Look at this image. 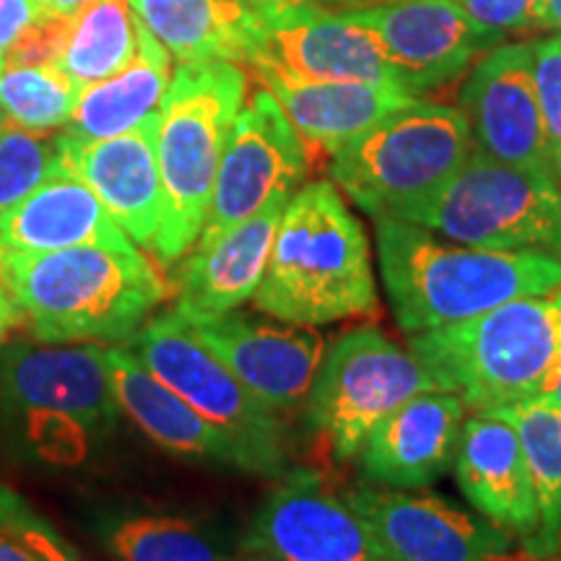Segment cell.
Wrapping results in <instances>:
<instances>
[{"mask_svg":"<svg viewBox=\"0 0 561 561\" xmlns=\"http://www.w3.org/2000/svg\"><path fill=\"white\" fill-rule=\"evenodd\" d=\"M252 305L310 328L377 312L369 240L333 182H310L284 206Z\"/></svg>","mask_w":561,"mask_h":561,"instance_id":"3","label":"cell"},{"mask_svg":"<svg viewBox=\"0 0 561 561\" xmlns=\"http://www.w3.org/2000/svg\"><path fill=\"white\" fill-rule=\"evenodd\" d=\"M62 172L58 136L5 121L0 128V214Z\"/></svg>","mask_w":561,"mask_h":561,"instance_id":"31","label":"cell"},{"mask_svg":"<svg viewBox=\"0 0 561 561\" xmlns=\"http://www.w3.org/2000/svg\"><path fill=\"white\" fill-rule=\"evenodd\" d=\"M231 375L273 413L307 403L325 356V339L310 325L263 322L227 312L187 322Z\"/></svg>","mask_w":561,"mask_h":561,"instance_id":"16","label":"cell"},{"mask_svg":"<svg viewBox=\"0 0 561 561\" xmlns=\"http://www.w3.org/2000/svg\"><path fill=\"white\" fill-rule=\"evenodd\" d=\"M533 79H536L538 102H541L546 133H549L551 157L557 174H561V34L530 42Z\"/></svg>","mask_w":561,"mask_h":561,"instance_id":"33","label":"cell"},{"mask_svg":"<svg viewBox=\"0 0 561 561\" xmlns=\"http://www.w3.org/2000/svg\"><path fill=\"white\" fill-rule=\"evenodd\" d=\"M0 284L19 301L39 343H125L167 294L136 244L0 255Z\"/></svg>","mask_w":561,"mask_h":561,"instance_id":"2","label":"cell"},{"mask_svg":"<svg viewBox=\"0 0 561 561\" xmlns=\"http://www.w3.org/2000/svg\"><path fill=\"white\" fill-rule=\"evenodd\" d=\"M112 390L125 416L164 450L224 462L250 473L276 476L271 462L161 385L128 348H107Z\"/></svg>","mask_w":561,"mask_h":561,"instance_id":"20","label":"cell"},{"mask_svg":"<svg viewBox=\"0 0 561 561\" xmlns=\"http://www.w3.org/2000/svg\"><path fill=\"white\" fill-rule=\"evenodd\" d=\"M460 112L473 149L510 167L557 174L533 79L530 42H502L479 58L462 81Z\"/></svg>","mask_w":561,"mask_h":561,"instance_id":"15","label":"cell"},{"mask_svg":"<svg viewBox=\"0 0 561 561\" xmlns=\"http://www.w3.org/2000/svg\"><path fill=\"white\" fill-rule=\"evenodd\" d=\"M305 174V138L268 89L252 91L231 123L206 221L193 248L216 242L273 201L291 198Z\"/></svg>","mask_w":561,"mask_h":561,"instance_id":"11","label":"cell"},{"mask_svg":"<svg viewBox=\"0 0 561 561\" xmlns=\"http://www.w3.org/2000/svg\"><path fill=\"white\" fill-rule=\"evenodd\" d=\"M89 3H94V0H39L45 13H79Z\"/></svg>","mask_w":561,"mask_h":561,"instance_id":"41","label":"cell"},{"mask_svg":"<svg viewBox=\"0 0 561 561\" xmlns=\"http://www.w3.org/2000/svg\"><path fill=\"white\" fill-rule=\"evenodd\" d=\"M289 198L273 201L261 214L237 224L227 234L206 248H193V255L182 265L174 314L185 322L234 312L255 297L273 240Z\"/></svg>","mask_w":561,"mask_h":561,"instance_id":"22","label":"cell"},{"mask_svg":"<svg viewBox=\"0 0 561 561\" xmlns=\"http://www.w3.org/2000/svg\"><path fill=\"white\" fill-rule=\"evenodd\" d=\"M466 403L455 392L411 398L369 434L359 450L364 479L385 489H426L453 468Z\"/></svg>","mask_w":561,"mask_h":561,"instance_id":"19","label":"cell"},{"mask_svg":"<svg viewBox=\"0 0 561 561\" xmlns=\"http://www.w3.org/2000/svg\"><path fill=\"white\" fill-rule=\"evenodd\" d=\"M73 13H45L34 21L5 53V62L19 66H55L70 37Z\"/></svg>","mask_w":561,"mask_h":561,"instance_id":"34","label":"cell"},{"mask_svg":"<svg viewBox=\"0 0 561 561\" xmlns=\"http://www.w3.org/2000/svg\"><path fill=\"white\" fill-rule=\"evenodd\" d=\"M390 561H525L515 536L483 515L421 489L346 491Z\"/></svg>","mask_w":561,"mask_h":561,"instance_id":"14","label":"cell"},{"mask_svg":"<svg viewBox=\"0 0 561 561\" xmlns=\"http://www.w3.org/2000/svg\"><path fill=\"white\" fill-rule=\"evenodd\" d=\"M244 551L265 561H390L369 523L314 471H291L252 517Z\"/></svg>","mask_w":561,"mask_h":561,"instance_id":"13","label":"cell"},{"mask_svg":"<svg viewBox=\"0 0 561 561\" xmlns=\"http://www.w3.org/2000/svg\"><path fill=\"white\" fill-rule=\"evenodd\" d=\"M559 180H561V174H559Z\"/></svg>","mask_w":561,"mask_h":561,"instance_id":"47","label":"cell"},{"mask_svg":"<svg viewBox=\"0 0 561 561\" xmlns=\"http://www.w3.org/2000/svg\"><path fill=\"white\" fill-rule=\"evenodd\" d=\"M543 561H561V553H557V557H551V559H543Z\"/></svg>","mask_w":561,"mask_h":561,"instance_id":"46","label":"cell"},{"mask_svg":"<svg viewBox=\"0 0 561 561\" xmlns=\"http://www.w3.org/2000/svg\"><path fill=\"white\" fill-rule=\"evenodd\" d=\"M538 401L551 403L553 409L561 411V364L557 367V371L549 377V382H546V388L541 390V396H538Z\"/></svg>","mask_w":561,"mask_h":561,"instance_id":"42","label":"cell"},{"mask_svg":"<svg viewBox=\"0 0 561 561\" xmlns=\"http://www.w3.org/2000/svg\"><path fill=\"white\" fill-rule=\"evenodd\" d=\"M473 21L486 30L520 34L541 30L546 0H455Z\"/></svg>","mask_w":561,"mask_h":561,"instance_id":"35","label":"cell"},{"mask_svg":"<svg viewBox=\"0 0 561 561\" xmlns=\"http://www.w3.org/2000/svg\"><path fill=\"white\" fill-rule=\"evenodd\" d=\"M0 533L16 538L39 561H87L16 491L0 483Z\"/></svg>","mask_w":561,"mask_h":561,"instance_id":"32","label":"cell"},{"mask_svg":"<svg viewBox=\"0 0 561 561\" xmlns=\"http://www.w3.org/2000/svg\"><path fill=\"white\" fill-rule=\"evenodd\" d=\"M157 133L159 112L115 138L79 140L66 133L58 136L62 172L87 182L125 234L144 248H153L161 227Z\"/></svg>","mask_w":561,"mask_h":561,"instance_id":"18","label":"cell"},{"mask_svg":"<svg viewBox=\"0 0 561 561\" xmlns=\"http://www.w3.org/2000/svg\"><path fill=\"white\" fill-rule=\"evenodd\" d=\"M541 32L561 34V0H546V3H543Z\"/></svg>","mask_w":561,"mask_h":561,"instance_id":"40","label":"cell"},{"mask_svg":"<svg viewBox=\"0 0 561 561\" xmlns=\"http://www.w3.org/2000/svg\"><path fill=\"white\" fill-rule=\"evenodd\" d=\"M489 413L507 419L520 434L536 489L538 530L528 543H523V557L525 561L557 557L561 553V411L533 398Z\"/></svg>","mask_w":561,"mask_h":561,"instance_id":"27","label":"cell"},{"mask_svg":"<svg viewBox=\"0 0 561 561\" xmlns=\"http://www.w3.org/2000/svg\"><path fill=\"white\" fill-rule=\"evenodd\" d=\"M172 55L146 30L140 32L138 53L121 73L83 87L66 136L79 140H104L123 136L157 115L172 83Z\"/></svg>","mask_w":561,"mask_h":561,"instance_id":"26","label":"cell"},{"mask_svg":"<svg viewBox=\"0 0 561 561\" xmlns=\"http://www.w3.org/2000/svg\"><path fill=\"white\" fill-rule=\"evenodd\" d=\"M252 70L276 96L299 136L328 151H335L390 112L419 100L390 83L307 81L265 62H255Z\"/></svg>","mask_w":561,"mask_h":561,"instance_id":"24","label":"cell"},{"mask_svg":"<svg viewBox=\"0 0 561 561\" xmlns=\"http://www.w3.org/2000/svg\"><path fill=\"white\" fill-rule=\"evenodd\" d=\"M409 348L473 413L533 401L561 364V289L411 333Z\"/></svg>","mask_w":561,"mask_h":561,"instance_id":"4","label":"cell"},{"mask_svg":"<svg viewBox=\"0 0 561 561\" xmlns=\"http://www.w3.org/2000/svg\"><path fill=\"white\" fill-rule=\"evenodd\" d=\"M377 261L405 335L471 320L504 301L561 289V261L445 242L416 224L375 219Z\"/></svg>","mask_w":561,"mask_h":561,"instance_id":"1","label":"cell"},{"mask_svg":"<svg viewBox=\"0 0 561 561\" xmlns=\"http://www.w3.org/2000/svg\"><path fill=\"white\" fill-rule=\"evenodd\" d=\"M375 34L396 83L413 96L468 73L479 58L507 42L473 21L455 0H390L348 9Z\"/></svg>","mask_w":561,"mask_h":561,"instance_id":"12","label":"cell"},{"mask_svg":"<svg viewBox=\"0 0 561 561\" xmlns=\"http://www.w3.org/2000/svg\"><path fill=\"white\" fill-rule=\"evenodd\" d=\"M81 244L133 248L136 242L87 182L68 172L45 180L37 191L0 214V255H37Z\"/></svg>","mask_w":561,"mask_h":561,"instance_id":"23","label":"cell"},{"mask_svg":"<svg viewBox=\"0 0 561 561\" xmlns=\"http://www.w3.org/2000/svg\"><path fill=\"white\" fill-rule=\"evenodd\" d=\"M257 19H261V34L250 66L265 62L307 81L398 87L380 42L367 26L351 16V11L299 5Z\"/></svg>","mask_w":561,"mask_h":561,"instance_id":"17","label":"cell"},{"mask_svg":"<svg viewBox=\"0 0 561 561\" xmlns=\"http://www.w3.org/2000/svg\"><path fill=\"white\" fill-rule=\"evenodd\" d=\"M0 561H39V559L34 557L26 546H21L16 538L0 533Z\"/></svg>","mask_w":561,"mask_h":561,"instance_id":"39","label":"cell"},{"mask_svg":"<svg viewBox=\"0 0 561 561\" xmlns=\"http://www.w3.org/2000/svg\"><path fill=\"white\" fill-rule=\"evenodd\" d=\"M136 16L172 60L250 62L261 19L250 0H130Z\"/></svg>","mask_w":561,"mask_h":561,"instance_id":"25","label":"cell"},{"mask_svg":"<svg viewBox=\"0 0 561 561\" xmlns=\"http://www.w3.org/2000/svg\"><path fill=\"white\" fill-rule=\"evenodd\" d=\"M128 351L174 396L193 405L210 424L252 447L276 476L286 468L284 426L231 375L219 356L174 312L146 322L128 341Z\"/></svg>","mask_w":561,"mask_h":561,"instance_id":"10","label":"cell"},{"mask_svg":"<svg viewBox=\"0 0 561 561\" xmlns=\"http://www.w3.org/2000/svg\"><path fill=\"white\" fill-rule=\"evenodd\" d=\"M328 3H346V0H250L257 16H271V13H280L289 9H299V5H328Z\"/></svg>","mask_w":561,"mask_h":561,"instance_id":"38","label":"cell"},{"mask_svg":"<svg viewBox=\"0 0 561 561\" xmlns=\"http://www.w3.org/2000/svg\"><path fill=\"white\" fill-rule=\"evenodd\" d=\"M21 322H24V312H21L19 301L13 299V294L5 289L3 284H0V343L9 339Z\"/></svg>","mask_w":561,"mask_h":561,"instance_id":"37","label":"cell"},{"mask_svg":"<svg viewBox=\"0 0 561 561\" xmlns=\"http://www.w3.org/2000/svg\"><path fill=\"white\" fill-rule=\"evenodd\" d=\"M83 87L58 66L3 62L0 107L5 121L26 130L53 133L66 128Z\"/></svg>","mask_w":561,"mask_h":561,"instance_id":"29","label":"cell"},{"mask_svg":"<svg viewBox=\"0 0 561 561\" xmlns=\"http://www.w3.org/2000/svg\"><path fill=\"white\" fill-rule=\"evenodd\" d=\"M432 390L442 388L411 348L364 325L325 348L307 396V419L335 458L348 460L390 413Z\"/></svg>","mask_w":561,"mask_h":561,"instance_id":"9","label":"cell"},{"mask_svg":"<svg viewBox=\"0 0 561 561\" xmlns=\"http://www.w3.org/2000/svg\"><path fill=\"white\" fill-rule=\"evenodd\" d=\"M234 561H265V559L255 557V553H244V557H234Z\"/></svg>","mask_w":561,"mask_h":561,"instance_id":"43","label":"cell"},{"mask_svg":"<svg viewBox=\"0 0 561 561\" xmlns=\"http://www.w3.org/2000/svg\"><path fill=\"white\" fill-rule=\"evenodd\" d=\"M0 403L39 460L81 466L121 416L107 348L13 343L0 351Z\"/></svg>","mask_w":561,"mask_h":561,"instance_id":"6","label":"cell"},{"mask_svg":"<svg viewBox=\"0 0 561 561\" xmlns=\"http://www.w3.org/2000/svg\"><path fill=\"white\" fill-rule=\"evenodd\" d=\"M117 561H234L198 525L172 515L125 517L107 530Z\"/></svg>","mask_w":561,"mask_h":561,"instance_id":"30","label":"cell"},{"mask_svg":"<svg viewBox=\"0 0 561 561\" xmlns=\"http://www.w3.org/2000/svg\"><path fill=\"white\" fill-rule=\"evenodd\" d=\"M244 94L248 73L240 62L208 60L174 68L157 133L161 227L153 252L159 261H180L201 237L224 146Z\"/></svg>","mask_w":561,"mask_h":561,"instance_id":"5","label":"cell"},{"mask_svg":"<svg viewBox=\"0 0 561 561\" xmlns=\"http://www.w3.org/2000/svg\"><path fill=\"white\" fill-rule=\"evenodd\" d=\"M3 62H5V55H0V70H3ZM5 123V115H3V107H0V128H3Z\"/></svg>","mask_w":561,"mask_h":561,"instance_id":"44","label":"cell"},{"mask_svg":"<svg viewBox=\"0 0 561 561\" xmlns=\"http://www.w3.org/2000/svg\"><path fill=\"white\" fill-rule=\"evenodd\" d=\"M401 221L471 248L541 252L561 261V180L473 149L466 164Z\"/></svg>","mask_w":561,"mask_h":561,"instance_id":"8","label":"cell"},{"mask_svg":"<svg viewBox=\"0 0 561 561\" xmlns=\"http://www.w3.org/2000/svg\"><path fill=\"white\" fill-rule=\"evenodd\" d=\"M42 16L39 0H0V55Z\"/></svg>","mask_w":561,"mask_h":561,"instance_id":"36","label":"cell"},{"mask_svg":"<svg viewBox=\"0 0 561 561\" xmlns=\"http://www.w3.org/2000/svg\"><path fill=\"white\" fill-rule=\"evenodd\" d=\"M140 32L144 21L136 16L130 0H94L73 13L70 37L55 66L81 87L100 83L133 60Z\"/></svg>","mask_w":561,"mask_h":561,"instance_id":"28","label":"cell"},{"mask_svg":"<svg viewBox=\"0 0 561 561\" xmlns=\"http://www.w3.org/2000/svg\"><path fill=\"white\" fill-rule=\"evenodd\" d=\"M359 3H390V0H359Z\"/></svg>","mask_w":561,"mask_h":561,"instance_id":"45","label":"cell"},{"mask_svg":"<svg viewBox=\"0 0 561 561\" xmlns=\"http://www.w3.org/2000/svg\"><path fill=\"white\" fill-rule=\"evenodd\" d=\"M473 151L460 107L413 100L333 151L331 174L371 219H401L437 193Z\"/></svg>","mask_w":561,"mask_h":561,"instance_id":"7","label":"cell"},{"mask_svg":"<svg viewBox=\"0 0 561 561\" xmlns=\"http://www.w3.org/2000/svg\"><path fill=\"white\" fill-rule=\"evenodd\" d=\"M458 486L471 507L523 543L538 530V502L520 434L496 413L466 419L455 455Z\"/></svg>","mask_w":561,"mask_h":561,"instance_id":"21","label":"cell"}]
</instances>
